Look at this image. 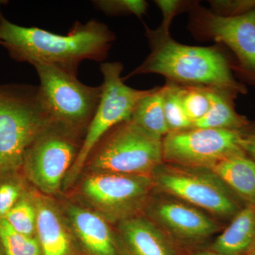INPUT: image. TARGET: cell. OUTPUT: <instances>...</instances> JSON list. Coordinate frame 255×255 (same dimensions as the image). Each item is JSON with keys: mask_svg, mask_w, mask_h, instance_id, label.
I'll return each instance as SVG.
<instances>
[{"mask_svg": "<svg viewBox=\"0 0 255 255\" xmlns=\"http://www.w3.org/2000/svg\"><path fill=\"white\" fill-rule=\"evenodd\" d=\"M15 231L33 237L36 233V204L27 198H20L14 207L4 218Z\"/></svg>", "mask_w": 255, "mask_h": 255, "instance_id": "obj_22", "label": "cell"}, {"mask_svg": "<svg viewBox=\"0 0 255 255\" xmlns=\"http://www.w3.org/2000/svg\"><path fill=\"white\" fill-rule=\"evenodd\" d=\"M130 121L146 131L159 137L169 132L163 108V87H153L148 95L139 101Z\"/></svg>", "mask_w": 255, "mask_h": 255, "instance_id": "obj_19", "label": "cell"}, {"mask_svg": "<svg viewBox=\"0 0 255 255\" xmlns=\"http://www.w3.org/2000/svg\"><path fill=\"white\" fill-rule=\"evenodd\" d=\"M37 211L36 233L43 255H67L70 238L56 209L44 199L35 201Z\"/></svg>", "mask_w": 255, "mask_h": 255, "instance_id": "obj_16", "label": "cell"}, {"mask_svg": "<svg viewBox=\"0 0 255 255\" xmlns=\"http://www.w3.org/2000/svg\"><path fill=\"white\" fill-rule=\"evenodd\" d=\"M0 241L6 255H42L36 238L15 231L4 219H0Z\"/></svg>", "mask_w": 255, "mask_h": 255, "instance_id": "obj_21", "label": "cell"}, {"mask_svg": "<svg viewBox=\"0 0 255 255\" xmlns=\"http://www.w3.org/2000/svg\"><path fill=\"white\" fill-rule=\"evenodd\" d=\"M21 188L18 182L6 181L0 184V219H4L21 198Z\"/></svg>", "mask_w": 255, "mask_h": 255, "instance_id": "obj_27", "label": "cell"}, {"mask_svg": "<svg viewBox=\"0 0 255 255\" xmlns=\"http://www.w3.org/2000/svg\"><path fill=\"white\" fill-rule=\"evenodd\" d=\"M116 36L105 23L76 21L68 34L26 27L8 21L0 13V44L13 59L34 65L48 64L74 75L85 60L104 61Z\"/></svg>", "mask_w": 255, "mask_h": 255, "instance_id": "obj_2", "label": "cell"}, {"mask_svg": "<svg viewBox=\"0 0 255 255\" xmlns=\"http://www.w3.org/2000/svg\"><path fill=\"white\" fill-rule=\"evenodd\" d=\"M209 169L162 167L155 169L161 189L192 205L223 217H234L241 208L234 194Z\"/></svg>", "mask_w": 255, "mask_h": 255, "instance_id": "obj_9", "label": "cell"}, {"mask_svg": "<svg viewBox=\"0 0 255 255\" xmlns=\"http://www.w3.org/2000/svg\"><path fill=\"white\" fill-rule=\"evenodd\" d=\"M183 107L193 124L200 120L209 112L211 97L209 89L199 87L182 86L181 94Z\"/></svg>", "mask_w": 255, "mask_h": 255, "instance_id": "obj_23", "label": "cell"}, {"mask_svg": "<svg viewBox=\"0 0 255 255\" xmlns=\"http://www.w3.org/2000/svg\"><path fill=\"white\" fill-rule=\"evenodd\" d=\"M75 132L53 122L28 147L23 163L28 177L40 190L54 194L77 158L80 147Z\"/></svg>", "mask_w": 255, "mask_h": 255, "instance_id": "obj_10", "label": "cell"}, {"mask_svg": "<svg viewBox=\"0 0 255 255\" xmlns=\"http://www.w3.org/2000/svg\"><path fill=\"white\" fill-rule=\"evenodd\" d=\"M242 130L191 128L169 132L162 138L163 161L179 167L211 170L231 156L245 153Z\"/></svg>", "mask_w": 255, "mask_h": 255, "instance_id": "obj_8", "label": "cell"}, {"mask_svg": "<svg viewBox=\"0 0 255 255\" xmlns=\"http://www.w3.org/2000/svg\"><path fill=\"white\" fill-rule=\"evenodd\" d=\"M145 28L150 53L124 81L135 75L157 74L180 86L217 90L236 99L246 95V86L235 77L232 57L223 45L188 46L176 41L170 31L159 26Z\"/></svg>", "mask_w": 255, "mask_h": 255, "instance_id": "obj_1", "label": "cell"}, {"mask_svg": "<svg viewBox=\"0 0 255 255\" xmlns=\"http://www.w3.org/2000/svg\"><path fill=\"white\" fill-rule=\"evenodd\" d=\"M198 1L183 0H156L154 1L162 14L160 27L169 31L171 24L176 16L186 11H190Z\"/></svg>", "mask_w": 255, "mask_h": 255, "instance_id": "obj_26", "label": "cell"}, {"mask_svg": "<svg viewBox=\"0 0 255 255\" xmlns=\"http://www.w3.org/2000/svg\"><path fill=\"white\" fill-rule=\"evenodd\" d=\"M255 245V206L240 210L215 241L214 251L226 255H246Z\"/></svg>", "mask_w": 255, "mask_h": 255, "instance_id": "obj_17", "label": "cell"}, {"mask_svg": "<svg viewBox=\"0 0 255 255\" xmlns=\"http://www.w3.org/2000/svg\"><path fill=\"white\" fill-rule=\"evenodd\" d=\"M196 255H226L216 251H202L199 252Z\"/></svg>", "mask_w": 255, "mask_h": 255, "instance_id": "obj_29", "label": "cell"}, {"mask_svg": "<svg viewBox=\"0 0 255 255\" xmlns=\"http://www.w3.org/2000/svg\"><path fill=\"white\" fill-rule=\"evenodd\" d=\"M209 94L211 104L209 112L192 128L243 130L251 125V122L236 111V98L217 90H209Z\"/></svg>", "mask_w": 255, "mask_h": 255, "instance_id": "obj_18", "label": "cell"}, {"mask_svg": "<svg viewBox=\"0 0 255 255\" xmlns=\"http://www.w3.org/2000/svg\"><path fill=\"white\" fill-rule=\"evenodd\" d=\"M235 195L255 206V161L238 154L224 159L211 169Z\"/></svg>", "mask_w": 255, "mask_h": 255, "instance_id": "obj_15", "label": "cell"}, {"mask_svg": "<svg viewBox=\"0 0 255 255\" xmlns=\"http://www.w3.org/2000/svg\"><path fill=\"white\" fill-rule=\"evenodd\" d=\"M42 100L53 122L86 134L102 97V86L91 87L76 75L48 64L34 65Z\"/></svg>", "mask_w": 255, "mask_h": 255, "instance_id": "obj_5", "label": "cell"}, {"mask_svg": "<svg viewBox=\"0 0 255 255\" xmlns=\"http://www.w3.org/2000/svg\"><path fill=\"white\" fill-rule=\"evenodd\" d=\"M92 2L97 9L108 16L135 15L142 18L148 9V3L144 0H97Z\"/></svg>", "mask_w": 255, "mask_h": 255, "instance_id": "obj_24", "label": "cell"}, {"mask_svg": "<svg viewBox=\"0 0 255 255\" xmlns=\"http://www.w3.org/2000/svg\"><path fill=\"white\" fill-rule=\"evenodd\" d=\"M155 214L169 231L183 239H204L218 228L216 223L199 210L176 201L161 203L155 208Z\"/></svg>", "mask_w": 255, "mask_h": 255, "instance_id": "obj_12", "label": "cell"}, {"mask_svg": "<svg viewBox=\"0 0 255 255\" xmlns=\"http://www.w3.org/2000/svg\"><path fill=\"white\" fill-rule=\"evenodd\" d=\"M163 87V108L166 123L169 132L179 131L192 128V123L184 111L182 86L166 81Z\"/></svg>", "mask_w": 255, "mask_h": 255, "instance_id": "obj_20", "label": "cell"}, {"mask_svg": "<svg viewBox=\"0 0 255 255\" xmlns=\"http://www.w3.org/2000/svg\"><path fill=\"white\" fill-rule=\"evenodd\" d=\"M87 178L83 192L106 214L124 216L140 205L151 187L145 175L97 172Z\"/></svg>", "mask_w": 255, "mask_h": 255, "instance_id": "obj_11", "label": "cell"}, {"mask_svg": "<svg viewBox=\"0 0 255 255\" xmlns=\"http://www.w3.org/2000/svg\"><path fill=\"white\" fill-rule=\"evenodd\" d=\"M123 70V64L120 62L101 65L104 80L101 85L100 105L87 129L77 158L69 171V182H73L80 174L92 150L106 133L116 126L130 120L139 101L153 90H137L128 86L122 77Z\"/></svg>", "mask_w": 255, "mask_h": 255, "instance_id": "obj_7", "label": "cell"}, {"mask_svg": "<svg viewBox=\"0 0 255 255\" xmlns=\"http://www.w3.org/2000/svg\"><path fill=\"white\" fill-rule=\"evenodd\" d=\"M92 154L90 167L96 172L147 176L163 162L162 137L128 120L107 132Z\"/></svg>", "mask_w": 255, "mask_h": 255, "instance_id": "obj_4", "label": "cell"}, {"mask_svg": "<svg viewBox=\"0 0 255 255\" xmlns=\"http://www.w3.org/2000/svg\"><path fill=\"white\" fill-rule=\"evenodd\" d=\"M0 255H5L4 249H3L2 245H1V241H0Z\"/></svg>", "mask_w": 255, "mask_h": 255, "instance_id": "obj_31", "label": "cell"}, {"mask_svg": "<svg viewBox=\"0 0 255 255\" xmlns=\"http://www.w3.org/2000/svg\"><path fill=\"white\" fill-rule=\"evenodd\" d=\"M187 28L197 41L227 47L233 73L255 87V8L241 16L223 17L197 1L189 11Z\"/></svg>", "mask_w": 255, "mask_h": 255, "instance_id": "obj_6", "label": "cell"}, {"mask_svg": "<svg viewBox=\"0 0 255 255\" xmlns=\"http://www.w3.org/2000/svg\"><path fill=\"white\" fill-rule=\"evenodd\" d=\"M52 122L38 87L0 85V174L21 165L28 147Z\"/></svg>", "mask_w": 255, "mask_h": 255, "instance_id": "obj_3", "label": "cell"}, {"mask_svg": "<svg viewBox=\"0 0 255 255\" xmlns=\"http://www.w3.org/2000/svg\"><path fill=\"white\" fill-rule=\"evenodd\" d=\"M214 14L223 17H236L255 8V0H211L209 1Z\"/></svg>", "mask_w": 255, "mask_h": 255, "instance_id": "obj_25", "label": "cell"}, {"mask_svg": "<svg viewBox=\"0 0 255 255\" xmlns=\"http://www.w3.org/2000/svg\"><path fill=\"white\" fill-rule=\"evenodd\" d=\"M247 254L249 255H255V245L253 247V248L250 251L249 253H247Z\"/></svg>", "mask_w": 255, "mask_h": 255, "instance_id": "obj_30", "label": "cell"}, {"mask_svg": "<svg viewBox=\"0 0 255 255\" xmlns=\"http://www.w3.org/2000/svg\"><path fill=\"white\" fill-rule=\"evenodd\" d=\"M120 232L132 255H174L168 239L147 220L125 219L121 223Z\"/></svg>", "mask_w": 255, "mask_h": 255, "instance_id": "obj_14", "label": "cell"}, {"mask_svg": "<svg viewBox=\"0 0 255 255\" xmlns=\"http://www.w3.org/2000/svg\"><path fill=\"white\" fill-rule=\"evenodd\" d=\"M69 215L75 233L87 251L94 255H116L110 228L102 216L77 206L70 207Z\"/></svg>", "mask_w": 255, "mask_h": 255, "instance_id": "obj_13", "label": "cell"}, {"mask_svg": "<svg viewBox=\"0 0 255 255\" xmlns=\"http://www.w3.org/2000/svg\"><path fill=\"white\" fill-rule=\"evenodd\" d=\"M240 143L246 155L255 161V126L253 124L242 130Z\"/></svg>", "mask_w": 255, "mask_h": 255, "instance_id": "obj_28", "label": "cell"}, {"mask_svg": "<svg viewBox=\"0 0 255 255\" xmlns=\"http://www.w3.org/2000/svg\"><path fill=\"white\" fill-rule=\"evenodd\" d=\"M249 255L246 254V255Z\"/></svg>", "mask_w": 255, "mask_h": 255, "instance_id": "obj_32", "label": "cell"}]
</instances>
